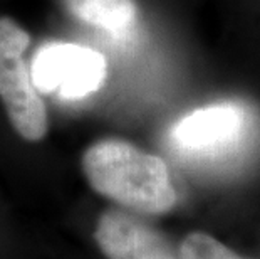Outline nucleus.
I'll return each instance as SVG.
<instances>
[{
	"label": "nucleus",
	"instance_id": "nucleus-4",
	"mask_svg": "<svg viewBox=\"0 0 260 259\" xmlns=\"http://www.w3.org/2000/svg\"><path fill=\"white\" fill-rule=\"evenodd\" d=\"M248 130L247 109L235 103H218L195 109L170 131V141L181 155L217 160L234 153Z\"/></svg>",
	"mask_w": 260,
	"mask_h": 259
},
{
	"label": "nucleus",
	"instance_id": "nucleus-6",
	"mask_svg": "<svg viewBox=\"0 0 260 259\" xmlns=\"http://www.w3.org/2000/svg\"><path fill=\"white\" fill-rule=\"evenodd\" d=\"M73 17L104 31L116 41L129 39L136 29L135 0H62Z\"/></svg>",
	"mask_w": 260,
	"mask_h": 259
},
{
	"label": "nucleus",
	"instance_id": "nucleus-1",
	"mask_svg": "<svg viewBox=\"0 0 260 259\" xmlns=\"http://www.w3.org/2000/svg\"><path fill=\"white\" fill-rule=\"evenodd\" d=\"M82 172L94 192L135 212L165 214L178 199L165 160L124 140L106 138L87 147Z\"/></svg>",
	"mask_w": 260,
	"mask_h": 259
},
{
	"label": "nucleus",
	"instance_id": "nucleus-2",
	"mask_svg": "<svg viewBox=\"0 0 260 259\" xmlns=\"http://www.w3.org/2000/svg\"><path fill=\"white\" fill-rule=\"evenodd\" d=\"M30 34L12 17H0V100L20 138L41 141L47 135V109L32 82L24 52Z\"/></svg>",
	"mask_w": 260,
	"mask_h": 259
},
{
	"label": "nucleus",
	"instance_id": "nucleus-7",
	"mask_svg": "<svg viewBox=\"0 0 260 259\" xmlns=\"http://www.w3.org/2000/svg\"><path fill=\"white\" fill-rule=\"evenodd\" d=\"M181 259H248L203 233H191L180 246Z\"/></svg>",
	"mask_w": 260,
	"mask_h": 259
},
{
	"label": "nucleus",
	"instance_id": "nucleus-3",
	"mask_svg": "<svg viewBox=\"0 0 260 259\" xmlns=\"http://www.w3.org/2000/svg\"><path fill=\"white\" fill-rule=\"evenodd\" d=\"M30 74L41 95L79 101L101 90L108 64L103 54L91 47L74 42H49L34 54Z\"/></svg>",
	"mask_w": 260,
	"mask_h": 259
},
{
	"label": "nucleus",
	"instance_id": "nucleus-5",
	"mask_svg": "<svg viewBox=\"0 0 260 259\" xmlns=\"http://www.w3.org/2000/svg\"><path fill=\"white\" fill-rule=\"evenodd\" d=\"M94 239L106 259H181L161 234L119 209L99 216Z\"/></svg>",
	"mask_w": 260,
	"mask_h": 259
}]
</instances>
